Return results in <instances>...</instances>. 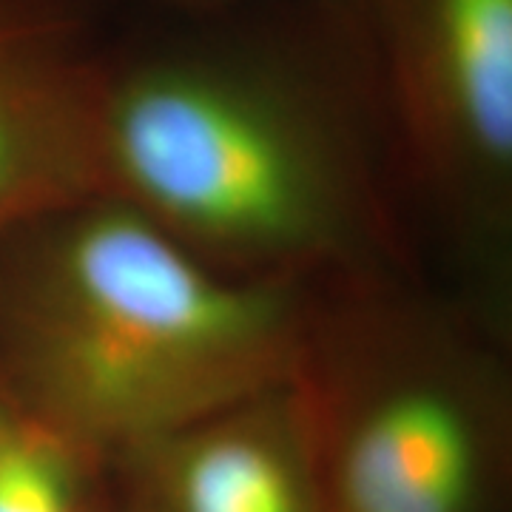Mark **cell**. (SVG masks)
<instances>
[{"instance_id":"obj_1","label":"cell","mask_w":512,"mask_h":512,"mask_svg":"<svg viewBox=\"0 0 512 512\" xmlns=\"http://www.w3.org/2000/svg\"><path fill=\"white\" fill-rule=\"evenodd\" d=\"M114 40L106 191L228 274L316 291L396 285L407 248L373 157L384 111L356 35L251 23L248 3Z\"/></svg>"},{"instance_id":"obj_2","label":"cell","mask_w":512,"mask_h":512,"mask_svg":"<svg viewBox=\"0 0 512 512\" xmlns=\"http://www.w3.org/2000/svg\"><path fill=\"white\" fill-rule=\"evenodd\" d=\"M325 296L228 274L100 194L0 242V393L109 467L288 387Z\"/></svg>"},{"instance_id":"obj_3","label":"cell","mask_w":512,"mask_h":512,"mask_svg":"<svg viewBox=\"0 0 512 512\" xmlns=\"http://www.w3.org/2000/svg\"><path fill=\"white\" fill-rule=\"evenodd\" d=\"M293 393L322 512H501L510 399L456 319L396 285L328 293Z\"/></svg>"},{"instance_id":"obj_4","label":"cell","mask_w":512,"mask_h":512,"mask_svg":"<svg viewBox=\"0 0 512 512\" xmlns=\"http://www.w3.org/2000/svg\"><path fill=\"white\" fill-rule=\"evenodd\" d=\"M384 120L413 183L478 262L512 225V0H367Z\"/></svg>"},{"instance_id":"obj_5","label":"cell","mask_w":512,"mask_h":512,"mask_svg":"<svg viewBox=\"0 0 512 512\" xmlns=\"http://www.w3.org/2000/svg\"><path fill=\"white\" fill-rule=\"evenodd\" d=\"M103 0H0V242L106 191Z\"/></svg>"},{"instance_id":"obj_6","label":"cell","mask_w":512,"mask_h":512,"mask_svg":"<svg viewBox=\"0 0 512 512\" xmlns=\"http://www.w3.org/2000/svg\"><path fill=\"white\" fill-rule=\"evenodd\" d=\"M123 512H322L293 382L109 464Z\"/></svg>"},{"instance_id":"obj_7","label":"cell","mask_w":512,"mask_h":512,"mask_svg":"<svg viewBox=\"0 0 512 512\" xmlns=\"http://www.w3.org/2000/svg\"><path fill=\"white\" fill-rule=\"evenodd\" d=\"M0 512H117L109 467L3 393Z\"/></svg>"},{"instance_id":"obj_8","label":"cell","mask_w":512,"mask_h":512,"mask_svg":"<svg viewBox=\"0 0 512 512\" xmlns=\"http://www.w3.org/2000/svg\"><path fill=\"white\" fill-rule=\"evenodd\" d=\"M134 3L151 6L154 12H163V15H171V18H183V15L222 12V9H231V6L245 3V0H134ZM333 3H345V6H353V9H362L367 0H333Z\"/></svg>"},{"instance_id":"obj_9","label":"cell","mask_w":512,"mask_h":512,"mask_svg":"<svg viewBox=\"0 0 512 512\" xmlns=\"http://www.w3.org/2000/svg\"><path fill=\"white\" fill-rule=\"evenodd\" d=\"M114 501H117V498H114ZM117 512H123V510H120V504H117Z\"/></svg>"}]
</instances>
